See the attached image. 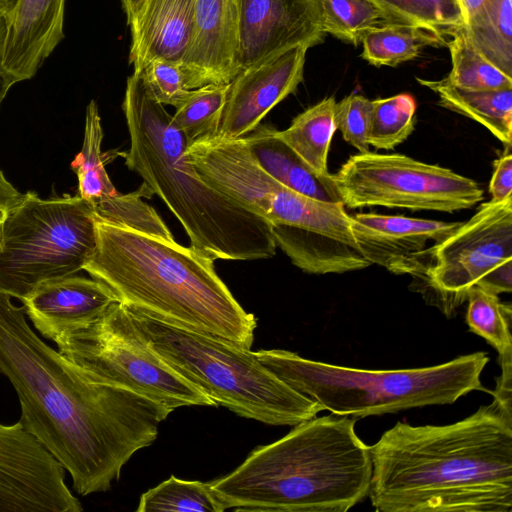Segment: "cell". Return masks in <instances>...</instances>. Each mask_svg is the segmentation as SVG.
Returning a JSON list of instances; mask_svg holds the SVG:
<instances>
[{"instance_id": "cell-14", "label": "cell", "mask_w": 512, "mask_h": 512, "mask_svg": "<svg viewBox=\"0 0 512 512\" xmlns=\"http://www.w3.org/2000/svg\"><path fill=\"white\" fill-rule=\"evenodd\" d=\"M306 45L273 54L242 69L228 86L217 136L243 138L303 80Z\"/></svg>"}, {"instance_id": "cell-8", "label": "cell", "mask_w": 512, "mask_h": 512, "mask_svg": "<svg viewBox=\"0 0 512 512\" xmlns=\"http://www.w3.org/2000/svg\"><path fill=\"white\" fill-rule=\"evenodd\" d=\"M97 242L93 205L80 197L22 194L0 231V291L20 301L41 285L77 274Z\"/></svg>"}, {"instance_id": "cell-43", "label": "cell", "mask_w": 512, "mask_h": 512, "mask_svg": "<svg viewBox=\"0 0 512 512\" xmlns=\"http://www.w3.org/2000/svg\"><path fill=\"white\" fill-rule=\"evenodd\" d=\"M8 26V17L0 12V50L3 46Z\"/></svg>"}, {"instance_id": "cell-25", "label": "cell", "mask_w": 512, "mask_h": 512, "mask_svg": "<svg viewBox=\"0 0 512 512\" xmlns=\"http://www.w3.org/2000/svg\"><path fill=\"white\" fill-rule=\"evenodd\" d=\"M447 41V37L426 27L392 25L372 30L364 36L361 57L376 67H395L415 59L424 48L446 46Z\"/></svg>"}, {"instance_id": "cell-5", "label": "cell", "mask_w": 512, "mask_h": 512, "mask_svg": "<svg viewBox=\"0 0 512 512\" xmlns=\"http://www.w3.org/2000/svg\"><path fill=\"white\" fill-rule=\"evenodd\" d=\"M355 423L334 414L304 421L210 487L235 511L346 512L368 496L372 475Z\"/></svg>"}, {"instance_id": "cell-20", "label": "cell", "mask_w": 512, "mask_h": 512, "mask_svg": "<svg viewBox=\"0 0 512 512\" xmlns=\"http://www.w3.org/2000/svg\"><path fill=\"white\" fill-rule=\"evenodd\" d=\"M461 223L377 213L351 216L352 232L365 259L394 274H401L406 261L429 242H441Z\"/></svg>"}, {"instance_id": "cell-10", "label": "cell", "mask_w": 512, "mask_h": 512, "mask_svg": "<svg viewBox=\"0 0 512 512\" xmlns=\"http://www.w3.org/2000/svg\"><path fill=\"white\" fill-rule=\"evenodd\" d=\"M509 262H512V196L481 204L448 237L407 260L401 274L411 275L415 291L451 318L473 286L483 287Z\"/></svg>"}, {"instance_id": "cell-26", "label": "cell", "mask_w": 512, "mask_h": 512, "mask_svg": "<svg viewBox=\"0 0 512 512\" xmlns=\"http://www.w3.org/2000/svg\"><path fill=\"white\" fill-rule=\"evenodd\" d=\"M462 29L488 61L512 77V0H492Z\"/></svg>"}, {"instance_id": "cell-4", "label": "cell", "mask_w": 512, "mask_h": 512, "mask_svg": "<svg viewBox=\"0 0 512 512\" xmlns=\"http://www.w3.org/2000/svg\"><path fill=\"white\" fill-rule=\"evenodd\" d=\"M122 108L130 140L125 164L175 215L191 247L213 260L275 256L271 224L199 175L187 158L184 135L140 73L128 77Z\"/></svg>"}, {"instance_id": "cell-17", "label": "cell", "mask_w": 512, "mask_h": 512, "mask_svg": "<svg viewBox=\"0 0 512 512\" xmlns=\"http://www.w3.org/2000/svg\"><path fill=\"white\" fill-rule=\"evenodd\" d=\"M103 136L98 105L91 100L86 107L82 149L71 162L78 179V195L93 205L97 218L141 229L150 220L153 208L142 200L145 192L141 187L127 194L115 188L105 169Z\"/></svg>"}, {"instance_id": "cell-30", "label": "cell", "mask_w": 512, "mask_h": 512, "mask_svg": "<svg viewBox=\"0 0 512 512\" xmlns=\"http://www.w3.org/2000/svg\"><path fill=\"white\" fill-rule=\"evenodd\" d=\"M225 507L212 491L209 482L183 480L171 475L140 497L137 512H223Z\"/></svg>"}, {"instance_id": "cell-19", "label": "cell", "mask_w": 512, "mask_h": 512, "mask_svg": "<svg viewBox=\"0 0 512 512\" xmlns=\"http://www.w3.org/2000/svg\"><path fill=\"white\" fill-rule=\"evenodd\" d=\"M65 3L17 1L0 50V70L15 84L33 78L64 39Z\"/></svg>"}, {"instance_id": "cell-21", "label": "cell", "mask_w": 512, "mask_h": 512, "mask_svg": "<svg viewBox=\"0 0 512 512\" xmlns=\"http://www.w3.org/2000/svg\"><path fill=\"white\" fill-rule=\"evenodd\" d=\"M196 0H145L129 24V63L141 72L156 58L181 63L191 42Z\"/></svg>"}, {"instance_id": "cell-18", "label": "cell", "mask_w": 512, "mask_h": 512, "mask_svg": "<svg viewBox=\"0 0 512 512\" xmlns=\"http://www.w3.org/2000/svg\"><path fill=\"white\" fill-rule=\"evenodd\" d=\"M117 301L104 283L76 274L47 282L21 300L36 330L54 343L95 320Z\"/></svg>"}, {"instance_id": "cell-37", "label": "cell", "mask_w": 512, "mask_h": 512, "mask_svg": "<svg viewBox=\"0 0 512 512\" xmlns=\"http://www.w3.org/2000/svg\"><path fill=\"white\" fill-rule=\"evenodd\" d=\"M501 375L497 379L494 392V400L505 412L512 414L511 405V384H512V351L499 355Z\"/></svg>"}, {"instance_id": "cell-24", "label": "cell", "mask_w": 512, "mask_h": 512, "mask_svg": "<svg viewBox=\"0 0 512 512\" xmlns=\"http://www.w3.org/2000/svg\"><path fill=\"white\" fill-rule=\"evenodd\" d=\"M336 100L326 97L296 116L285 130H277L284 140L311 168L328 174V153L336 131Z\"/></svg>"}, {"instance_id": "cell-6", "label": "cell", "mask_w": 512, "mask_h": 512, "mask_svg": "<svg viewBox=\"0 0 512 512\" xmlns=\"http://www.w3.org/2000/svg\"><path fill=\"white\" fill-rule=\"evenodd\" d=\"M259 361L291 388L338 416L363 418L429 405L452 404L485 390L484 352L422 368L363 370L310 360L282 350H259Z\"/></svg>"}, {"instance_id": "cell-28", "label": "cell", "mask_w": 512, "mask_h": 512, "mask_svg": "<svg viewBox=\"0 0 512 512\" xmlns=\"http://www.w3.org/2000/svg\"><path fill=\"white\" fill-rule=\"evenodd\" d=\"M229 83L206 84L191 89L171 115L172 125L182 132L188 146L217 136Z\"/></svg>"}, {"instance_id": "cell-23", "label": "cell", "mask_w": 512, "mask_h": 512, "mask_svg": "<svg viewBox=\"0 0 512 512\" xmlns=\"http://www.w3.org/2000/svg\"><path fill=\"white\" fill-rule=\"evenodd\" d=\"M417 81L434 91L439 105L464 115L487 128L506 147L512 140V88L469 90L452 85L446 78Z\"/></svg>"}, {"instance_id": "cell-16", "label": "cell", "mask_w": 512, "mask_h": 512, "mask_svg": "<svg viewBox=\"0 0 512 512\" xmlns=\"http://www.w3.org/2000/svg\"><path fill=\"white\" fill-rule=\"evenodd\" d=\"M241 0H196L194 28L180 63L187 89L227 84L238 73Z\"/></svg>"}, {"instance_id": "cell-35", "label": "cell", "mask_w": 512, "mask_h": 512, "mask_svg": "<svg viewBox=\"0 0 512 512\" xmlns=\"http://www.w3.org/2000/svg\"><path fill=\"white\" fill-rule=\"evenodd\" d=\"M372 100L363 95L352 93L335 105L336 129L343 139L356 148L359 153L369 151L368 130Z\"/></svg>"}, {"instance_id": "cell-1", "label": "cell", "mask_w": 512, "mask_h": 512, "mask_svg": "<svg viewBox=\"0 0 512 512\" xmlns=\"http://www.w3.org/2000/svg\"><path fill=\"white\" fill-rule=\"evenodd\" d=\"M0 372L19 399L20 424L61 464L81 496L109 490L173 411L90 379L37 336L23 306L1 291Z\"/></svg>"}, {"instance_id": "cell-33", "label": "cell", "mask_w": 512, "mask_h": 512, "mask_svg": "<svg viewBox=\"0 0 512 512\" xmlns=\"http://www.w3.org/2000/svg\"><path fill=\"white\" fill-rule=\"evenodd\" d=\"M404 23L450 37L464 26L457 0H372Z\"/></svg>"}, {"instance_id": "cell-29", "label": "cell", "mask_w": 512, "mask_h": 512, "mask_svg": "<svg viewBox=\"0 0 512 512\" xmlns=\"http://www.w3.org/2000/svg\"><path fill=\"white\" fill-rule=\"evenodd\" d=\"M446 46L452 69L445 78L452 85L469 90L512 88V77L488 61L468 40L462 28L451 34Z\"/></svg>"}, {"instance_id": "cell-42", "label": "cell", "mask_w": 512, "mask_h": 512, "mask_svg": "<svg viewBox=\"0 0 512 512\" xmlns=\"http://www.w3.org/2000/svg\"><path fill=\"white\" fill-rule=\"evenodd\" d=\"M18 0H0V12L7 17L13 12Z\"/></svg>"}, {"instance_id": "cell-11", "label": "cell", "mask_w": 512, "mask_h": 512, "mask_svg": "<svg viewBox=\"0 0 512 512\" xmlns=\"http://www.w3.org/2000/svg\"><path fill=\"white\" fill-rule=\"evenodd\" d=\"M334 179L343 205L352 209L382 206L454 213L483 200V189L473 179L402 154L353 155Z\"/></svg>"}, {"instance_id": "cell-15", "label": "cell", "mask_w": 512, "mask_h": 512, "mask_svg": "<svg viewBox=\"0 0 512 512\" xmlns=\"http://www.w3.org/2000/svg\"><path fill=\"white\" fill-rule=\"evenodd\" d=\"M325 34L318 0H241L239 72L292 47L318 45Z\"/></svg>"}, {"instance_id": "cell-39", "label": "cell", "mask_w": 512, "mask_h": 512, "mask_svg": "<svg viewBox=\"0 0 512 512\" xmlns=\"http://www.w3.org/2000/svg\"><path fill=\"white\" fill-rule=\"evenodd\" d=\"M491 1L492 0H457L464 24Z\"/></svg>"}, {"instance_id": "cell-13", "label": "cell", "mask_w": 512, "mask_h": 512, "mask_svg": "<svg viewBox=\"0 0 512 512\" xmlns=\"http://www.w3.org/2000/svg\"><path fill=\"white\" fill-rule=\"evenodd\" d=\"M61 464L18 421L0 423V512H81Z\"/></svg>"}, {"instance_id": "cell-36", "label": "cell", "mask_w": 512, "mask_h": 512, "mask_svg": "<svg viewBox=\"0 0 512 512\" xmlns=\"http://www.w3.org/2000/svg\"><path fill=\"white\" fill-rule=\"evenodd\" d=\"M511 147L494 161L493 174L489 184L491 200L502 201L512 196V155Z\"/></svg>"}, {"instance_id": "cell-2", "label": "cell", "mask_w": 512, "mask_h": 512, "mask_svg": "<svg viewBox=\"0 0 512 512\" xmlns=\"http://www.w3.org/2000/svg\"><path fill=\"white\" fill-rule=\"evenodd\" d=\"M370 452L376 511L512 510V414L495 401L451 424L398 422Z\"/></svg>"}, {"instance_id": "cell-22", "label": "cell", "mask_w": 512, "mask_h": 512, "mask_svg": "<svg viewBox=\"0 0 512 512\" xmlns=\"http://www.w3.org/2000/svg\"><path fill=\"white\" fill-rule=\"evenodd\" d=\"M243 139L257 165L282 185L315 200L342 203L334 175L311 168L273 126L260 124Z\"/></svg>"}, {"instance_id": "cell-7", "label": "cell", "mask_w": 512, "mask_h": 512, "mask_svg": "<svg viewBox=\"0 0 512 512\" xmlns=\"http://www.w3.org/2000/svg\"><path fill=\"white\" fill-rule=\"evenodd\" d=\"M128 310L153 349L217 406L265 424L287 426L323 411L265 367L250 349Z\"/></svg>"}, {"instance_id": "cell-27", "label": "cell", "mask_w": 512, "mask_h": 512, "mask_svg": "<svg viewBox=\"0 0 512 512\" xmlns=\"http://www.w3.org/2000/svg\"><path fill=\"white\" fill-rule=\"evenodd\" d=\"M318 1L323 31L355 46L372 30L406 24L372 0Z\"/></svg>"}, {"instance_id": "cell-9", "label": "cell", "mask_w": 512, "mask_h": 512, "mask_svg": "<svg viewBox=\"0 0 512 512\" xmlns=\"http://www.w3.org/2000/svg\"><path fill=\"white\" fill-rule=\"evenodd\" d=\"M55 343L92 380L128 389L171 410L217 406L153 349L119 301Z\"/></svg>"}, {"instance_id": "cell-34", "label": "cell", "mask_w": 512, "mask_h": 512, "mask_svg": "<svg viewBox=\"0 0 512 512\" xmlns=\"http://www.w3.org/2000/svg\"><path fill=\"white\" fill-rule=\"evenodd\" d=\"M139 73L151 97L162 105L177 108L189 94L177 62L156 58Z\"/></svg>"}, {"instance_id": "cell-32", "label": "cell", "mask_w": 512, "mask_h": 512, "mask_svg": "<svg viewBox=\"0 0 512 512\" xmlns=\"http://www.w3.org/2000/svg\"><path fill=\"white\" fill-rule=\"evenodd\" d=\"M416 107L414 97L408 93L372 100L369 146L392 150L404 142L415 129Z\"/></svg>"}, {"instance_id": "cell-41", "label": "cell", "mask_w": 512, "mask_h": 512, "mask_svg": "<svg viewBox=\"0 0 512 512\" xmlns=\"http://www.w3.org/2000/svg\"><path fill=\"white\" fill-rule=\"evenodd\" d=\"M14 84L15 83L0 70V107L10 88Z\"/></svg>"}, {"instance_id": "cell-31", "label": "cell", "mask_w": 512, "mask_h": 512, "mask_svg": "<svg viewBox=\"0 0 512 512\" xmlns=\"http://www.w3.org/2000/svg\"><path fill=\"white\" fill-rule=\"evenodd\" d=\"M466 322L470 331L484 338L499 355L512 351V308L497 294L473 286L467 294Z\"/></svg>"}, {"instance_id": "cell-40", "label": "cell", "mask_w": 512, "mask_h": 512, "mask_svg": "<svg viewBox=\"0 0 512 512\" xmlns=\"http://www.w3.org/2000/svg\"><path fill=\"white\" fill-rule=\"evenodd\" d=\"M122 8L125 12L126 18H127V24L129 25L137 13L139 12L140 8L142 7L145 0H120Z\"/></svg>"}, {"instance_id": "cell-38", "label": "cell", "mask_w": 512, "mask_h": 512, "mask_svg": "<svg viewBox=\"0 0 512 512\" xmlns=\"http://www.w3.org/2000/svg\"><path fill=\"white\" fill-rule=\"evenodd\" d=\"M21 196L22 194L7 180L0 170V231L8 212L20 200Z\"/></svg>"}, {"instance_id": "cell-3", "label": "cell", "mask_w": 512, "mask_h": 512, "mask_svg": "<svg viewBox=\"0 0 512 512\" xmlns=\"http://www.w3.org/2000/svg\"><path fill=\"white\" fill-rule=\"evenodd\" d=\"M96 248L84 266L119 302L164 322L250 349L256 318L218 276L214 260L174 238L96 217Z\"/></svg>"}, {"instance_id": "cell-12", "label": "cell", "mask_w": 512, "mask_h": 512, "mask_svg": "<svg viewBox=\"0 0 512 512\" xmlns=\"http://www.w3.org/2000/svg\"><path fill=\"white\" fill-rule=\"evenodd\" d=\"M276 246L309 274H342L371 266L361 253L343 203L302 195L283 224L271 225Z\"/></svg>"}]
</instances>
